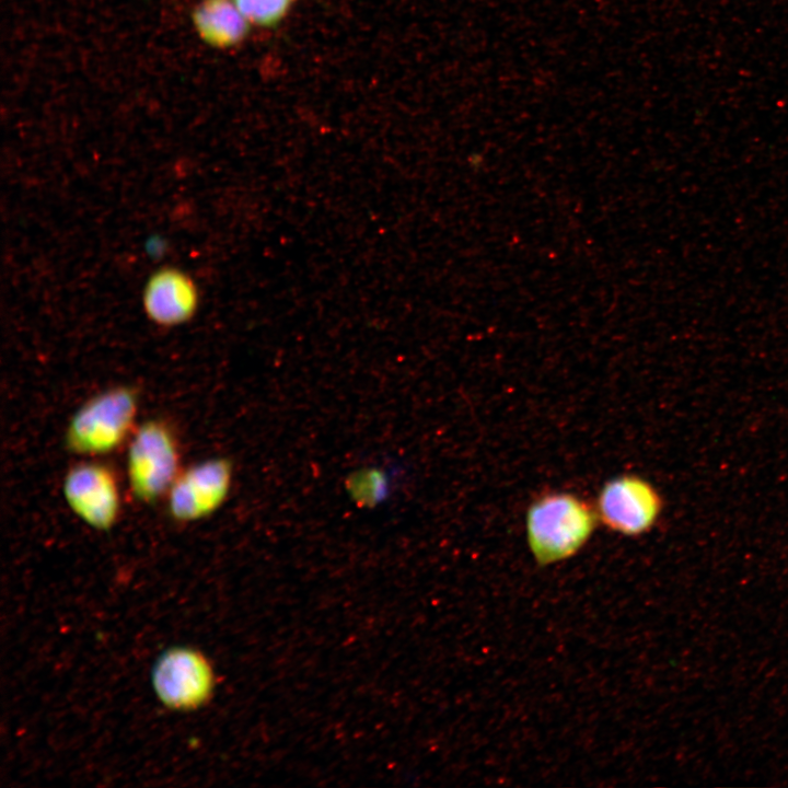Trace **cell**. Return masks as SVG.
<instances>
[{
	"label": "cell",
	"mask_w": 788,
	"mask_h": 788,
	"mask_svg": "<svg viewBox=\"0 0 788 788\" xmlns=\"http://www.w3.org/2000/svg\"><path fill=\"white\" fill-rule=\"evenodd\" d=\"M599 523L595 507L568 491L535 498L525 513L526 541L534 560L548 566L576 555Z\"/></svg>",
	"instance_id": "cell-1"
},
{
	"label": "cell",
	"mask_w": 788,
	"mask_h": 788,
	"mask_svg": "<svg viewBox=\"0 0 788 788\" xmlns=\"http://www.w3.org/2000/svg\"><path fill=\"white\" fill-rule=\"evenodd\" d=\"M140 396L136 387L118 384L95 393L70 416L63 432L66 449L94 459L126 447L137 426Z\"/></svg>",
	"instance_id": "cell-2"
},
{
	"label": "cell",
	"mask_w": 788,
	"mask_h": 788,
	"mask_svg": "<svg viewBox=\"0 0 788 788\" xmlns=\"http://www.w3.org/2000/svg\"><path fill=\"white\" fill-rule=\"evenodd\" d=\"M125 460L131 497L143 505L164 499L183 468L175 429L160 418L140 422L126 445Z\"/></svg>",
	"instance_id": "cell-3"
},
{
	"label": "cell",
	"mask_w": 788,
	"mask_h": 788,
	"mask_svg": "<svg viewBox=\"0 0 788 788\" xmlns=\"http://www.w3.org/2000/svg\"><path fill=\"white\" fill-rule=\"evenodd\" d=\"M61 494L69 510L93 530L108 531L120 518V483L103 462L90 459L72 465L63 475Z\"/></svg>",
	"instance_id": "cell-4"
},
{
	"label": "cell",
	"mask_w": 788,
	"mask_h": 788,
	"mask_svg": "<svg viewBox=\"0 0 788 788\" xmlns=\"http://www.w3.org/2000/svg\"><path fill=\"white\" fill-rule=\"evenodd\" d=\"M232 483L233 464L224 456L183 467L164 498L169 517L179 523L211 517L228 500Z\"/></svg>",
	"instance_id": "cell-5"
},
{
	"label": "cell",
	"mask_w": 788,
	"mask_h": 788,
	"mask_svg": "<svg viewBox=\"0 0 788 788\" xmlns=\"http://www.w3.org/2000/svg\"><path fill=\"white\" fill-rule=\"evenodd\" d=\"M594 507L599 523L606 529L638 536L657 524L663 499L648 479L636 474H622L603 484Z\"/></svg>",
	"instance_id": "cell-6"
},
{
	"label": "cell",
	"mask_w": 788,
	"mask_h": 788,
	"mask_svg": "<svg viewBox=\"0 0 788 788\" xmlns=\"http://www.w3.org/2000/svg\"><path fill=\"white\" fill-rule=\"evenodd\" d=\"M151 681L159 700L176 710L204 705L215 686L209 661L201 652L188 647L165 650L152 669Z\"/></svg>",
	"instance_id": "cell-7"
},
{
	"label": "cell",
	"mask_w": 788,
	"mask_h": 788,
	"mask_svg": "<svg viewBox=\"0 0 788 788\" xmlns=\"http://www.w3.org/2000/svg\"><path fill=\"white\" fill-rule=\"evenodd\" d=\"M199 304L193 278L176 267H162L148 278L142 291V308L150 322L175 327L188 322Z\"/></svg>",
	"instance_id": "cell-8"
},
{
	"label": "cell",
	"mask_w": 788,
	"mask_h": 788,
	"mask_svg": "<svg viewBox=\"0 0 788 788\" xmlns=\"http://www.w3.org/2000/svg\"><path fill=\"white\" fill-rule=\"evenodd\" d=\"M190 20L200 40L217 49L240 45L252 26L233 0H200Z\"/></svg>",
	"instance_id": "cell-9"
},
{
	"label": "cell",
	"mask_w": 788,
	"mask_h": 788,
	"mask_svg": "<svg viewBox=\"0 0 788 788\" xmlns=\"http://www.w3.org/2000/svg\"><path fill=\"white\" fill-rule=\"evenodd\" d=\"M346 487L350 498L358 506L371 508L387 497L390 479L382 470L363 468L349 475Z\"/></svg>",
	"instance_id": "cell-10"
},
{
	"label": "cell",
	"mask_w": 788,
	"mask_h": 788,
	"mask_svg": "<svg viewBox=\"0 0 788 788\" xmlns=\"http://www.w3.org/2000/svg\"><path fill=\"white\" fill-rule=\"evenodd\" d=\"M251 25L271 28L288 15L297 0H233Z\"/></svg>",
	"instance_id": "cell-11"
}]
</instances>
